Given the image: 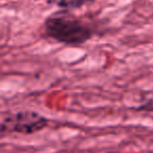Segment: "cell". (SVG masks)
Masks as SVG:
<instances>
[{"instance_id": "3957f363", "label": "cell", "mask_w": 153, "mask_h": 153, "mask_svg": "<svg viewBox=\"0 0 153 153\" xmlns=\"http://www.w3.org/2000/svg\"><path fill=\"white\" fill-rule=\"evenodd\" d=\"M96 0H47V3L63 11H74L94 3Z\"/></svg>"}, {"instance_id": "7a4b0ae2", "label": "cell", "mask_w": 153, "mask_h": 153, "mask_svg": "<svg viewBox=\"0 0 153 153\" xmlns=\"http://www.w3.org/2000/svg\"><path fill=\"white\" fill-rule=\"evenodd\" d=\"M48 119L34 110H20L14 113H3L0 123L1 135L10 133L30 134L42 131L48 126Z\"/></svg>"}, {"instance_id": "277c9868", "label": "cell", "mask_w": 153, "mask_h": 153, "mask_svg": "<svg viewBox=\"0 0 153 153\" xmlns=\"http://www.w3.org/2000/svg\"><path fill=\"white\" fill-rule=\"evenodd\" d=\"M133 109L138 112H153V89L144 90L140 94V102Z\"/></svg>"}, {"instance_id": "6da1fadb", "label": "cell", "mask_w": 153, "mask_h": 153, "mask_svg": "<svg viewBox=\"0 0 153 153\" xmlns=\"http://www.w3.org/2000/svg\"><path fill=\"white\" fill-rule=\"evenodd\" d=\"M47 38L69 46H79L89 41L94 30L89 23L76 17L72 12L60 10L51 14L43 23Z\"/></svg>"}]
</instances>
